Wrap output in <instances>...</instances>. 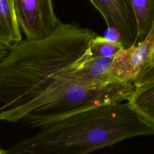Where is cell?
<instances>
[{"instance_id":"cell-1","label":"cell","mask_w":154,"mask_h":154,"mask_svg":"<svg viewBox=\"0 0 154 154\" xmlns=\"http://www.w3.org/2000/svg\"><path fill=\"white\" fill-rule=\"evenodd\" d=\"M96 34L76 24L60 22L49 37L21 40L0 61L1 110L29 103L53 86L75 77L91 57Z\"/></svg>"},{"instance_id":"cell-2","label":"cell","mask_w":154,"mask_h":154,"mask_svg":"<svg viewBox=\"0 0 154 154\" xmlns=\"http://www.w3.org/2000/svg\"><path fill=\"white\" fill-rule=\"evenodd\" d=\"M8 154H89L124 140L153 135L154 125L127 101L84 107L38 128Z\"/></svg>"},{"instance_id":"cell-3","label":"cell","mask_w":154,"mask_h":154,"mask_svg":"<svg viewBox=\"0 0 154 154\" xmlns=\"http://www.w3.org/2000/svg\"><path fill=\"white\" fill-rule=\"evenodd\" d=\"M135 88L133 83L117 79L85 84L75 77L52 87L22 107L1 110L0 120L38 129L78 109L128 101Z\"/></svg>"},{"instance_id":"cell-4","label":"cell","mask_w":154,"mask_h":154,"mask_svg":"<svg viewBox=\"0 0 154 154\" xmlns=\"http://www.w3.org/2000/svg\"><path fill=\"white\" fill-rule=\"evenodd\" d=\"M13 7L17 22L26 39L45 38L60 23L52 0H13Z\"/></svg>"},{"instance_id":"cell-5","label":"cell","mask_w":154,"mask_h":154,"mask_svg":"<svg viewBox=\"0 0 154 154\" xmlns=\"http://www.w3.org/2000/svg\"><path fill=\"white\" fill-rule=\"evenodd\" d=\"M153 51L154 22L143 41L121 50L114 57L110 67L111 76L134 84L143 70L151 63Z\"/></svg>"},{"instance_id":"cell-6","label":"cell","mask_w":154,"mask_h":154,"mask_svg":"<svg viewBox=\"0 0 154 154\" xmlns=\"http://www.w3.org/2000/svg\"><path fill=\"white\" fill-rule=\"evenodd\" d=\"M103 17L107 28L119 30L125 49L135 45L138 38L137 20L129 0H89Z\"/></svg>"},{"instance_id":"cell-7","label":"cell","mask_w":154,"mask_h":154,"mask_svg":"<svg viewBox=\"0 0 154 154\" xmlns=\"http://www.w3.org/2000/svg\"><path fill=\"white\" fill-rule=\"evenodd\" d=\"M113 58L90 57L75 72V76L80 82L85 84H98L116 80L110 73Z\"/></svg>"},{"instance_id":"cell-8","label":"cell","mask_w":154,"mask_h":154,"mask_svg":"<svg viewBox=\"0 0 154 154\" xmlns=\"http://www.w3.org/2000/svg\"><path fill=\"white\" fill-rule=\"evenodd\" d=\"M21 40V30L10 1L0 0V44L10 48Z\"/></svg>"},{"instance_id":"cell-9","label":"cell","mask_w":154,"mask_h":154,"mask_svg":"<svg viewBox=\"0 0 154 154\" xmlns=\"http://www.w3.org/2000/svg\"><path fill=\"white\" fill-rule=\"evenodd\" d=\"M128 102L144 119L154 125V82L136 87Z\"/></svg>"},{"instance_id":"cell-10","label":"cell","mask_w":154,"mask_h":154,"mask_svg":"<svg viewBox=\"0 0 154 154\" xmlns=\"http://www.w3.org/2000/svg\"><path fill=\"white\" fill-rule=\"evenodd\" d=\"M138 26V38L135 45L143 41L154 22V0H129Z\"/></svg>"},{"instance_id":"cell-11","label":"cell","mask_w":154,"mask_h":154,"mask_svg":"<svg viewBox=\"0 0 154 154\" xmlns=\"http://www.w3.org/2000/svg\"><path fill=\"white\" fill-rule=\"evenodd\" d=\"M123 49L125 47L121 42H110L97 35L91 40L90 46L91 57L113 58Z\"/></svg>"},{"instance_id":"cell-12","label":"cell","mask_w":154,"mask_h":154,"mask_svg":"<svg viewBox=\"0 0 154 154\" xmlns=\"http://www.w3.org/2000/svg\"><path fill=\"white\" fill-rule=\"evenodd\" d=\"M152 82H154V61L149 64L143 70L134 84L136 88Z\"/></svg>"},{"instance_id":"cell-13","label":"cell","mask_w":154,"mask_h":154,"mask_svg":"<svg viewBox=\"0 0 154 154\" xmlns=\"http://www.w3.org/2000/svg\"><path fill=\"white\" fill-rule=\"evenodd\" d=\"M103 37L110 42H120L121 35L117 29L113 27L107 28L105 31Z\"/></svg>"},{"instance_id":"cell-14","label":"cell","mask_w":154,"mask_h":154,"mask_svg":"<svg viewBox=\"0 0 154 154\" xmlns=\"http://www.w3.org/2000/svg\"><path fill=\"white\" fill-rule=\"evenodd\" d=\"M9 48L0 44V61L2 60L7 54Z\"/></svg>"},{"instance_id":"cell-15","label":"cell","mask_w":154,"mask_h":154,"mask_svg":"<svg viewBox=\"0 0 154 154\" xmlns=\"http://www.w3.org/2000/svg\"><path fill=\"white\" fill-rule=\"evenodd\" d=\"M0 154H8L7 150L0 147Z\"/></svg>"},{"instance_id":"cell-16","label":"cell","mask_w":154,"mask_h":154,"mask_svg":"<svg viewBox=\"0 0 154 154\" xmlns=\"http://www.w3.org/2000/svg\"><path fill=\"white\" fill-rule=\"evenodd\" d=\"M154 61V51H153V53H152V57H151V63H152V62H153Z\"/></svg>"},{"instance_id":"cell-17","label":"cell","mask_w":154,"mask_h":154,"mask_svg":"<svg viewBox=\"0 0 154 154\" xmlns=\"http://www.w3.org/2000/svg\"><path fill=\"white\" fill-rule=\"evenodd\" d=\"M9 1H10V4H11V5H12V7H13V0H9Z\"/></svg>"}]
</instances>
